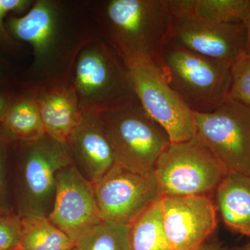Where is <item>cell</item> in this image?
<instances>
[{
  "label": "cell",
  "instance_id": "6da1fadb",
  "mask_svg": "<svg viewBox=\"0 0 250 250\" xmlns=\"http://www.w3.org/2000/svg\"><path fill=\"white\" fill-rule=\"evenodd\" d=\"M9 34L33 50L24 89L70 83L77 57L100 37L88 0H35L25 15L6 21Z\"/></svg>",
  "mask_w": 250,
  "mask_h": 250
},
{
  "label": "cell",
  "instance_id": "7a4b0ae2",
  "mask_svg": "<svg viewBox=\"0 0 250 250\" xmlns=\"http://www.w3.org/2000/svg\"><path fill=\"white\" fill-rule=\"evenodd\" d=\"M88 6L100 39L124 61L154 59L167 43V0H88Z\"/></svg>",
  "mask_w": 250,
  "mask_h": 250
},
{
  "label": "cell",
  "instance_id": "3957f363",
  "mask_svg": "<svg viewBox=\"0 0 250 250\" xmlns=\"http://www.w3.org/2000/svg\"><path fill=\"white\" fill-rule=\"evenodd\" d=\"M70 83L83 113L100 114L141 104L126 62L100 37L79 54Z\"/></svg>",
  "mask_w": 250,
  "mask_h": 250
},
{
  "label": "cell",
  "instance_id": "277c9868",
  "mask_svg": "<svg viewBox=\"0 0 250 250\" xmlns=\"http://www.w3.org/2000/svg\"><path fill=\"white\" fill-rule=\"evenodd\" d=\"M154 60L192 112L209 113L228 100L231 75L226 64L168 42Z\"/></svg>",
  "mask_w": 250,
  "mask_h": 250
},
{
  "label": "cell",
  "instance_id": "5b68a950",
  "mask_svg": "<svg viewBox=\"0 0 250 250\" xmlns=\"http://www.w3.org/2000/svg\"><path fill=\"white\" fill-rule=\"evenodd\" d=\"M154 174L161 198L205 196L213 199L228 172L197 138L170 143L156 162Z\"/></svg>",
  "mask_w": 250,
  "mask_h": 250
},
{
  "label": "cell",
  "instance_id": "8992f818",
  "mask_svg": "<svg viewBox=\"0 0 250 250\" xmlns=\"http://www.w3.org/2000/svg\"><path fill=\"white\" fill-rule=\"evenodd\" d=\"M116 164L141 173H151L171 143L167 132L141 104L100 113Z\"/></svg>",
  "mask_w": 250,
  "mask_h": 250
},
{
  "label": "cell",
  "instance_id": "52a82bcc",
  "mask_svg": "<svg viewBox=\"0 0 250 250\" xmlns=\"http://www.w3.org/2000/svg\"><path fill=\"white\" fill-rule=\"evenodd\" d=\"M20 143L19 215L48 217L55 199L57 174L73 163L70 151L66 143L47 134Z\"/></svg>",
  "mask_w": 250,
  "mask_h": 250
},
{
  "label": "cell",
  "instance_id": "ba28073f",
  "mask_svg": "<svg viewBox=\"0 0 250 250\" xmlns=\"http://www.w3.org/2000/svg\"><path fill=\"white\" fill-rule=\"evenodd\" d=\"M195 137L228 173L250 175V107L229 98L215 111L193 112Z\"/></svg>",
  "mask_w": 250,
  "mask_h": 250
},
{
  "label": "cell",
  "instance_id": "9c48e42d",
  "mask_svg": "<svg viewBox=\"0 0 250 250\" xmlns=\"http://www.w3.org/2000/svg\"><path fill=\"white\" fill-rule=\"evenodd\" d=\"M125 62L140 104L148 116L167 132L171 143L195 137L193 112L171 88L155 61L135 58Z\"/></svg>",
  "mask_w": 250,
  "mask_h": 250
},
{
  "label": "cell",
  "instance_id": "30bf717a",
  "mask_svg": "<svg viewBox=\"0 0 250 250\" xmlns=\"http://www.w3.org/2000/svg\"><path fill=\"white\" fill-rule=\"evenodd\" d=\"M94 187L104 221L129 225L141 212L161 199L154 172L141 173L117 164Z\"/></svg>",
  "mask_w": 250,
  "mask_h": 250
},
{
  "label": "cell",
  "instance_id": "8fae6325",
  "mask_svg": "<svg viewBox=\"0 0 250 250\" xmlns=\"http://www.w3.org/2000/svg\"><path fill=\"white\" fill-rule=\"evenodd\" d=\"M47 218L75 243L103 220L94 184L74 163L57 174L53 208Z\"/></svg>",
  "mask_w": 250,
  "mask_h": 250
},
{
  "label": "cell",
  "instance_id": "7c38bea8",
  "mask_svg": "<svg viewBox=\"0 0 250 250\" xmlns=\"http://www.w3.org/2000/svg\"><path fill=\"white\" fill-rule=\"evenodd\" d=\"M167 42L231 67L245 52L246 29L242 22H209L172 16Z\"/></svg>",
  "mask_w": 250,
  "mask_h": 250
},
{
  "label": "cell",
  "instance_id": "4fadbf2b",
  "mask_svg": "<svg viewBox=\"0 0 250 250\" xmlns=\"http://www.w3.org/2000/svg\"><path fill=\"white\" fill-rule=\"evenodd\" d=\"M163 225L171 250H194L218 227L213 199L205 196L161 198Z\"/></svg>",
  "mask_w": 250,
  "mask_h": 250
},
{
  "label": "cell",
  "instance_id": "5bb4252c",
  "mask_svg": "<svg viewBox=\"0 0 250 250\" xmlns=\"http://www.w3.org/2000/svg\"><path fill=\"white\" fill-rule=\"evenodd\" d=\"M66 144L77 168L93 184L116 164L100 114L83 113Z\"/></svg>",
  "mask_w": 250,
  "mask_h": 250
},
{
  "label": "cell",
  "instance_id": "9a60e30c",
  "mask_svg": "<svg viewBox=\"0 0 250 250\" xmlns=\"http://www.w3.org/2000/svg\"><path fill=\"white\" fill-rule=\"evenodd\" d=\"M35 97L46 134L66 143L83 118V113L70 83L24 89Z\"/></svg>",
  "mask_w": 250,
  "mask_h": 250
},
{
  "label": "cell",
  "instance_id": "2e32d148",
  "mask_svg": "<svg viewBox=\"0 0 250 250\" xmlns=\"http://www.w3.org/2000/svg\"><path fill=\"white\" fill-rule=\"evenodd\" d=\"M213 198L225 226L250 237V175L228 173Z\"/></svg>",
  "mask_w": 250,
  "mask_h": 250
},
{
  "label": "cell",
  "instance_id": "e0dca14e",
  "mask_svg": "<svg viewBox=\"0 0 250 250\" xmlns=\"http://www.w3.org/2000/svg\"><path fill=\"white\" fill-rule=\"evenodd\" d=\"M1 125L5 134L14 141L29 142L46 134L35 97L26 90L14 95Z\"/></svg>",
  "mask_w": 250,
  "mask_h": 250
},
{
  "label": "cell",
  "instance_id": "ac0fdd59",
  "mask_svg": "<svg viewBox=\"0 0 250 250\" xmlns=\"http://www.w3.org/2000/svg\"><path fill=\"white\" fill-rule=\"evenodd\" d=\"M172 16L206 22L243 23L250 11V0H167Z\"/></svg>",
  "mask_w": 250,
  "mask_h": 250
},
{
  "label": "cell",
  "instance_id": "d6986e66",
  "mask_svg": "<svg viewBox=\"0 0 250 250\" xmlns=\"http://www.w3.org/2000/svg\"><path fill=\"white\" fill-rule=\"evenodd\" d=\"M129 238L130 250H171L163 225L161 199L129 224Z\"/></svg>",
  "mask_w": 250,
  "mask_h": 250
},
{
  "label": "cell",
  "instance_id": "ffe728a7",
  "mask_svg": "<svg viewBox=\"0 0 250 250\" xmlns=\"http://www.w3.org/2000/svg\"><path fill=\"white\" fill-rule=\"evenodd\" d=\"M75 247V242L51 223L47 217H22L21 249L69 250Z\"/></svg>",
  "mask_w": 250,
  "mask_h": 250
},
{
  "label": "cell",
  "instance_id": "44dd1931",
  "mask_svg": "<svg viewBox=\"0 0 250 250\" xmlns=\"http://www.w3.org/2000/svg\"><path fill=\"white\" fill-rule=\"evenodd\" d=\"M75 246L79 250H130L129 225L102 220Z\"/></svg>",
  "mask_w": 250,
  "mask_h": 250
},
{
  "label": "cell",
  "instance_id": "7402d4cb",
  "mask_svg": "<svg viewBox=\"0 0 250 250\" xmlns=\"http://www.w3.org/2000/svg\"><path fill=\"white\" fill-rule=\"evenodd\" d=\"M229 98L250 107V54L243 52L230 67Z\"/></svg>",
  "mask_w": 250,
  "mask_h": 250
},
{
  "label": "cell",
  "instance_id": "603a6c76",
  "mask_svg": "<svg viewBox=\"0 0 250 250\" xmlns=\"http://www.w3.org/2000/svg\"><path fill=\"white\" fill-rule=\"evenodd\" d=\"M34 0H0V49L12 52L20 47V43L9 34L5 18L10 13L24 14L34 4Z\"/></svg>",
  "mask_w": 250,
  "mask_h": 250
},
{
  "label": "cell",
  "instance_id": "cb8c5ba5",
  "mask_svg": "<svg viewBox=\"0 0 250 250\" xmlns=\"http://www.w3.org/2000/svg\"><path fill=\"white\" fill-rule=\"evenodd\" d=\"M22 238V217L13 212L0 213V250L20 248Z\"/></svg>",
  "mask_w": 250,
  "mask_h": 250
},
{
  "label": "cell",
  "instance_id": "d4e9b609",
  "mask_svg": "<svg viewBox=\"0 0 250 250\" xmlns=\"http://www.w3.org/2000/svg\"><path fill=\"white\" fill-rule=\"evenodd\" d=\"M15 142L10 139L2 129L0 130V211L11 212L8 201L6 190V172L11 143Z\"/></svg>",
  "mask_w": 250,
  "mask_h": 250
},
{
  "label": "cell",
  "instance_id": "484cf974",
  "mask_svg": "<svg viewBox=\"0 0 250 250\" xmlns=\"http://www.w3.org/2000/svg\"><path fill=\"white\" fill-rule=\"evenodd\" d=\"M14 94L9 92H0V124L2 123L11 101L14 98Z\"/></svg>",
  "mask_w": 250,
  "mask_h": 250
},
{
  "label": "cell",
  "instance_id": "4316f807",
  "mask_svg": "<svg viewBox=\"0 0 250 250\" xmlns=\"http://www.w3.org/2000/svg\"><path fill=\"white\" fill-rule=\"evenodd\" d=\"M194 250H234L233 249H229L227 247L224 246L221 243L218 242L207 241L204 243L202 246L199 247L197 249Z\"/></svg>",
  "mask_w": 250,
  "mask_h": 250
},
{
  "label": "cell",
  "instance_id": "83f0119b",
  "mask_svg": "<svg viewBox=\"0 0 250 250\" xmlns=\"http://www.w3.org/2000/svg\"><path fill=\"white\" fill-rule=\"evenodd\" d=\"M243 23L246 29V45L245 52L250 54V11Z\"/></svg>",
  "mask_w": 250,
  "mask_h": 250
},
{
  "label": "cell",
  "instance_id": "f1b7e54d",
  "mask_svg": "<svg viewBox=\"0 0 250 250\" xmlns=\"http://www.w3.org/2000/svg\"><path fill=\"white\" fill-rule=\"evenodd\" d=\"M10 77L9 69L4 61L0 58V85L4 84Z\"/></svg>",
  "mask_w": 250,
  "mask_h": 250
},
{
  "label": "cell",
  "instance_id": "f546056e",
  "mask_svg": "<svg viewBox=\"0 0 250 250\" xmlns=\"http://www.w3.org/2000/svg\"><path fill=\"white\" fill-rule=\"evenodd\" d=\"M234 250H250V240L246 245H244V246L238 248V249H235Z\"/></svg>",
  "mask_w": 250,
  "mask_h": 250
},
{
  "label": "cell",
  "instance_id": "4dcf8cb0",
  "mask_svg": "<svg viewBox=\"0 0 250 250\" xmlns=\"http://www.w3.org/2000/svg\"><path fill=\"white\" fill-rule=\"evenodd\" d=\"M78 250V249H77V248H76V247H75V248H72V249H71V250Z\"/></svg>",
  "mask_w": 250,
  "mask_h": 250
},
{
  "label": "cell",
  "instance_id": "1f68e13d",
  "mask_svg": "<svg viewBox=\"0 0 250 250\" xmlns=\"http://www.w3.org/2000/svg\"><path fill=\"white\" fill-rule=\"evenodd\" d=\"M15 250H24L21 249V248H18V249Z\"/></svg>",
  "mask_w": 250,
  "mask_h": 250
},
{
  "label": "cell",
  "instance_id": "d6a6232c",
  "mask_svg": "<svg viewBox=\"0 0 250 250\" xmlns=\"http://www.w3.org/2000/svg\"><path fill=\"white\" fill-rule=\"evenodd\" d=\"M0 213H5V212H1V211H0Z\"/></svg>",
  "mask_w": 250,
  "mask_h": 250
},
{
  "label": "cell",
  "instance_id": "836d02e7",
  "mask_svg": "<svg viewBox=\"0 0 250 250\" xmlns=\"http://www.w3.org/2000/svg\"></svg>",
  "mask_w": 250,
  "mask_h": 250
}]
</instances>
